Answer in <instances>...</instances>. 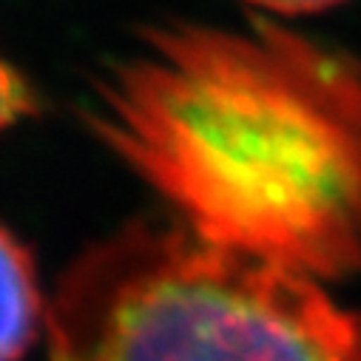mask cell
<instances>
[{"label": "cell", "mask_w": 361, "mask_h": 361, "mask_svg": "<svg viewBox=\"0 0 361 361\" xmlns=\"http://www.w3.org/2000/svg\"><path fill=\"white\" fill-rule=\"evenodd\" d=\"M49 302L29 245L0 225V361H20L46 333Z\"/></svg>", "instance_id": "cell-3"}, {"label": "cell", "mask_w": 361, "mask_h": 361, "mask_svg": "<svg viewBox=\"0 0 361 361\" xmlns=\"http://www.w3.org/2000/svg\"><path fill=\"white\" fill-rule=\"evenodd\" d=\"M37 114V92L23 71L0 54V134Z\"/></svg>", "instance_id": "cell-4"}, {"label": "cell", "mask_w": 361, "mask_h": 361, "mask_svg": "<svg viewBox=\"0 0 361 361\" xmlns=\"http://www.w3.org/2000/svg\"><path fill=\"white\" fill-rule=\"evenodd\" d=\"M245 4L267 12V15H276V18H302V15H319L327 12L344 0H245Z\"/></svg>", "instance_id": "cell-5"}, {"label": "cell", "mask_w": 361, "mask_h": 361, "mask_svg": "<svg viewBox=\"0 0 361 361\" xmlns=\"http://www.w3.org/2000/svg\"><path fill=\"white\" fill-rule=\"evenodd\" d=\"M46 361H361V310L176 222H134L60 274Z\"/></svg>", "instance_id": "cell-2"}, {"label": "cell", "mask_w": 361, "mask_h": 361, "mask_svg": "<svg viewBox=\"0 0 361 361\" xmlns=\"http://www.w3.org/2000/svg\"><path fill=\"white\" fill-rule=\"evenodd\" d=\"M94 140L197 239L330 285L361 276V60L267 18L173 20L100 68Z\"/></svg>", "instance_id": "cell-1"}]
</instances>
